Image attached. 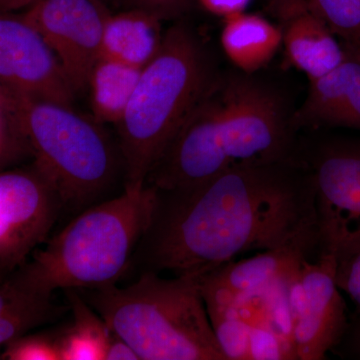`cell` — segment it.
Returning <instances> with one entry per match:
<instances>
[{"instance_id":"cell-29","label":"cell","mask_w":360,"mask_h":360,"mask_svg":"<svg viewBox=\"0 0 360 360\" xmlns=\"http://www.w3.org/2000/svg\"><path fill=\"white\" fill-rule=\"evenodd\" d=\"M141 360L127 341L112 333L104 354V360Z\"/></svg>"},{"instance_id":"cell-6","label":"cell","mask_w":360,"mask_h":360,"mask_svg":"<svg viewBox=\"0 0 360 360\" xmlns=\"http://www.w3.org/2000/svg\"><path fill=\"white\" fill-rule=\"evenodd\" d=\"M220 148L229 169L300 160L285 99L255 75H222Z\"/></svg>"},{"instance_id":"cell-9","label":"cell","mask_w":360,"mask_h":360,"mask_svg":"<svg viewBox=\"0 0 360 360\" xmlns=\"http://www.w3.org/2000/svg\"><path fill=\"white\" fill-rule=\"evenodd\" d=\"M111 13L103 0H37L21 15L41 35L78 94L86 90L103 53L104 26Z\"/></svg>"},{"instance_id":"cell-21","label":"cell","mask_w":360,"mask_h":360,"mask_svg":"<svg viewBox=\"0 0 360 360\" xmlns=\"http://www.w3.org/2000/svg\"><path fill=\"white\" fill-rule=\"evenodd\" d=\"M215 338L226 360H250L252 326L241 319L238 307L205 305Z\"/></svg>"},{"instance_id":"cell-10","label":"cell","mask_w":360,"mask_h":360,"mask_svg":"<svg viewBox=\"0 0 360 360\" xmlns=\"http://www.w3.org/2000/svg\"><path fill=\"white\" fill-rule=\"evenodd\" d=\"M61 212L58 194L33 165L0 170V278L45 243Z\"/></svg>"},{"instance_id":"cell-14","label":"cell","mask_w":360,"mask_h":360,"mask_svg":"<svg viewBox=\"0 0 360 360\" xmlns=\"http://www.w3.org/2000/svg\"><path fill=\"white\" fill-rule=\"evenodd\" d=\"M167 15L146 7L112 11L104 26L101 54L142 70L160 49L161 20Z\"/></svg>"},{"instance_id":"cell-4","label":"cell","mask_w":360,"mask_h":360,"mask_svg":"<svg viewBox=\"0 0 360 360\" xmlns=\"http://www.w3.org/2000/svg\"><path fill=\"white\" fill-rule=\"evenodd\" d=\"M78 291L141 360H226L196 277L143 270L123 288Z\"/></svg>"},{"instance_id":"cell-26","label":"cell","mask_w":360,"mask_h":360,"mask_svg":"<svg viewBox=\"0 0 360 360\" xmlns=\"http://www.w3.org/2000/svg\"><path fill=\"white\" fill-rule=\"evenodd\" d=\"M267 8L281 23L307 11L305 0H267Z\"/></svg>"},{"instance_id":"cell-32","label":"cell","mask_w":360,"mask_h":360,"mask_svg":"<svg viewBox=\"0 0 360 360\" xmlns=\"http://www.w3.org/2000/svg\"><path fill=\"white\" fill-rule=\"evenodd\" d=\"M21 8V0H0V11H14Z\"/></svg>"},{"instance_id":"cell-3","label":"cell","mask_w":360,"mask_h":360,"mask_svg":"<svg viewBox=\"0 0 360 360\" xmlns=\"http://www.w3.org/2000/svg\"><path fill=\"white\" fill-rule=\"evenodd\" d=\"M158 189L148 186L89 206L45 241L13 278L25 290H96L120 281L155 213Z\"/></svg>"},{"instance_id":"cell-33","label":"cell","mask_w":360,"mask_h":360,"mask_svg":"<svg viewBox=\"0 0 360 360\" xmlns=\"http://www.w3.org/2000/svg\"><path fill=\"white\" fill-rule=\"evenodd\" d=\"M37 1V0H21V8L25 9L27 8L28 6H32L33 2Z\"/></svg>"},{"instance_id":"cell-24","label":"cell","mask_w":360,"mask_h":360,"mask_svg":"<svg viewBox=\"0 0 360 360\" xmlns=\"http://www.w3.org/2000/svg\"><path fill=\"white\" fill-rule=\"evenodd\" d=\"M1 359L9 360H60L58 340L47 335H23L7 343Z\"/></svg>"},{"instance_id":"cell-30","label":"cell","mask_w":360,"mask_h":360,"mask_svg":"<svg viewBox=\"0 0 360 360\" xmlns=\"http://www.w3.org/2000/svg\"><path fill=\"white\" fill-rule=\"evenodd\" d=\"M340 345L347 348L348 354L354 359H360V315H355L352 322H348L347 331Z\"/></svg>"},{"instance_id":"cell-23","label":"cell","mask_w":360,"mask_h":360,"mask_svg":"<svg viewBox=\"0 0 360 360\" xmlns=\"http://www.w3.org/2000/svg\"><path fill=\"white\" fill-rule=\"evenodd\" d=\"M283 360L296 359L292 341L270 329L251 328L250 360Z\"/></svg>"},{"instance_id":"cell-28","label":"cell","mask_w":360,"mask_h":360,"mask_svg":"<svg viewBox=\"0 0 360 360\" xmlns=\"http://www.w3.org/2000/svg\"><path fill=\"white\" fill-rule=\"evenodd\" d=\"M108 6L117 8L127 9L134 7H146V8L156 9L165 13L177 8L179 0H103Z\"/></svg>"},{"instance_id":"cell-13","label":"cell","mask_w":360,"mask_h":360,"mask_svg":"<svg viewBox=\"0 0 360 360\" xmlns=\"http://www.w3.org/2000/svg\"><path fill=\"white\" fill-rule=\"evenodd\" d=\"M296 129L345 127L360 130V61L350 56L335 70L310 80L304 103L293 115Z\"/></svg>"},{"instance_id":"cell-22","label":"cell","mask_w":360,"mask_h":360,"mask_svg":"<svg viewBox=\"0 0 360 360\" xmlns=\"http://www.w3.org/2000/svg\"><path fill=\"white\" fill-rule=\"evenodd\" d=\"M30 155L13 92L0 85V170Z\"/></svg>"},{"instance_id":"cell-11","label":"cell","mask_w":360,"mask_h":360,"mask_svg":"<svg viewBox=\"0 0 360 360\" xmlns=\"http://www.w3.org/2000/svg\"><path fill=\"white\" fill-rule=\"evenodd\" d=\"M0 85L14 94L72 105L75 92L39 32L0 11Z\"/></svg>"},{"instance_id":"cell-2","label":"cell","mask_w":360,"mask_h":360,"mask_svg":"<svg viewBox=\"0 0 360 360\" xmlns=\"http://www.w3.org/2000/svg\"><path fill=\"white\" fill-rule=\"evenodd\" d=\"M219 75L207 46L191 26L179 22L168 28L115 125L125 191L146 186L151 168Z\"/></svg>"},{"instance_id":"cell-31","label":"cell","mask_w":360,"mask_h":360,"mask_svg":"<svg viewBox=\"0 0 360 360\" xmlns=\"http://www.w3.org/2000/svg\"><path fill=\"white\" fill-rule=\"evenodd\" d=\"M27 292L30 290L22 288L13 277L0 283V314Z\"/></svg>"},{"instance_id":"cell-20","label":"cell","mask_w":360,"mask_h":360,"mask_svg":"<svg viewBox=\"0 0 360 360\" xmlns=\"http://www.w3.org/2000/svg\"><path fill=\"white\" fill-rule=\"evenodd\" d=\"M340 42L347 56L360 61V0H305Z\"/></svg>"},{"instance_id":"cell-19","label":"cell","mask_w":360,"mask_h":360,"mask_svg":"<svg viewBox=\"0 0 360 360\" xmlns=\"http://www.w3.org/2000/svg\"><path fill=\"white\" fill-rule=\"evenodd\" d=\"M68 309L54 302L52 295L30 291L0 314V347L32 329L58 321Z\"/></svg>"},{"instance_id":"cell-18","label":"cell","mask_w":360,"mask_h":360,"mask_svg":"<svg viewBox=\"0 0 360 360\" xmlns=\"http://www.w3.org/2000/svg\"><path fill=\"white\" fill-rule=\"evenodd\" d=\"M65 291L73 322L58 338L60 360H104L112 331L79 291Z\"/></svg>"},{"instance_id":"cell-8","label":"cell","mask_w":360,"mask_h":360,"mask_svg":"<svg viewBox=\"0 0 360 360\" xmlns=\"http://www.w3.org/2000/svg\"><path fill=\"white\" fill-rule=\"evenodd\" d=\"M338 265L335 255L319 253L315 262L305 259L286 283L290 340L298 360L326 359L347 331V305L336 283Z\"/></svg>"},{"instance_id":"cell-34","label":"cell","mask_w":360,"mask_h":360,"mask_svg":"<svg viewBox=\"0 0 360 360\" xmlns=\"http://www.w3.org/2000/svg\"><path fill=\"white\" fill-rule=\"evenodd\" d=\"M0 349H1V347H0Z\"/></svg>"},{"instance_id":"cell-15","label":"cell","mask_w":360,"mask_h":360,"mask_svg":"<svg viewBox=\"0 0 360 360\" xmlns=\"http://www.w3.org/2000/svg\"><path fill=\"white\" fill-rule=\"evenodd\" d=\"M281 28L286 58L309 82L335 70L347 56L328 26L309 11L281 23Z\"/></svg>"},{"instance_id":"cell-25","label":"cell","mask_w":360,"mask_h":360,"mask_svg":"<svg viewBox=\"0 0 360 360\" xmlns=\"http://www.w3.org/2000/svg\"><path fill=\"white\" fill-rule=\"evenodd\" d=\"M336 283L350 298L360 315V250L338 265Z\"/></svg>"},{"instance_id":"cell-27","label":"cell","mask_w":360,"mask_h":360,"mask_svg":"<svg viewBox=\"0 0 360 360\" xmlns=\"http://www.w3.org/2000/svg\"><path fill=\"white\" fill-rule=\"evenodd\" d=\"M250 1L251 0H198L206 11L224 18L245 13Z\"/></svg>"},{"instance_id":"cell-1","label":"cell","mask_w":360,"mask_h":360,"mask_svg":"<svg viewBox=\"0 0 360 360\" xmlns=\"http://www.w3.org/2000/svg\"><path fill=\"white\" fill-rule=\"evenodd\" d=\"M316 234L314 182L302 158L232 168L196 186L158 191L132 264L200 277L252 250Z\"/></svg>"},{"instance_id":"cell-17","label":"cell","mask_w":360,"mask_h":360,"mask_svg":"<svg viewBox=\"0 0 360 360\" xmlns=\"http://www.w3.org/2000/svg\"><path fill=\"white\" fill-rule=\"evenodd\" d=\"M141 68L101 54L90 72L86 90L92 117L101 124L122 120L141 75Z\"/></svg>"},{"instance_id":"cell-12","label":"cell","mask_w":360,"mask_h":360,"mask_svg":"<svg viewBox=\"0 0 360 360\" xmlns=\"http://www.w3.org/2000/svg\"><path fill=\"white\" fill-rule=\"evenodd\" d=\"M315 248L319 250V236L310 234L248 259L231 260L196 277L205 305L238 307L272 284L288 283Z\"/></svg>"},{"instance_id":"cell-7","label":"cell","mask_w":360,"mask_h":360,"mask_svg":"<svg viewBox=\"0 0 360 360\" xmlns=\"http://www.w3.org/2000/svg\"><path fill=\"white\" fill-rule=\"evenodd\" d=\"M302 158L314 182L319 253L340 264L360 250V141H328Z\"/></svg>"},{"instance_id":"cell-16","label":"cell","mask_w":360,"mask_h":360,"mask_svg":"<svg viewBox=\"0 0 360 360\" xmlns=\"http://www.w3.org/2000/svg\"><path fill=\"white\" fill-rule=\"evenodd\" d=\"M220 44L239 71L255 75L274 58L283 44V32L262 16L241 13L224 18Z\"/></svg>"},{"instance_id":"cell-5","label":"cell","mask_w":360,"mask_h":360,"mask_svg":"<svg viewBox=\"0 0 360 360\" xmlns=\"http://www.w3.org/2000/svg\"><path fill=\"white\" fill-rule=\"evenodd\" d=\"M33 167L60 200L63 210H86L108 191L122 163L103 124L72 105L14 94Z\"/></svg>"}]
</instances>
